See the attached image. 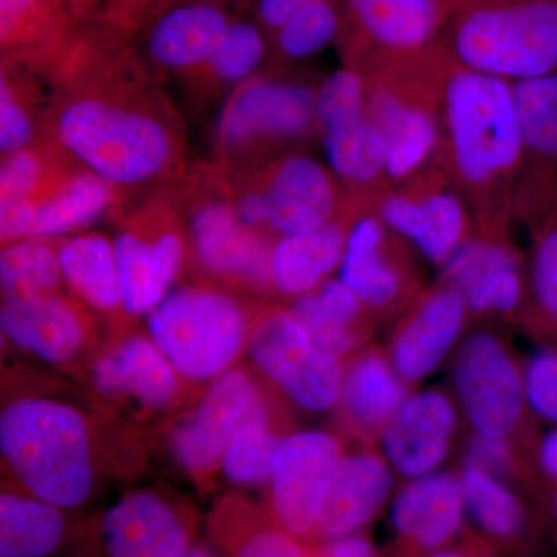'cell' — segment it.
Listing matches in <instances>:
<instances>
[{"mask_svg":"<svg viewBox=\"0 0 557 557\" xmlns=\"http://www.w3.org/2000/svg\"><path fill=\"white\" fill-rule=\"evenodd\" d=\"M64 282L58 249L51 240L27 237L2 247V300L32 299L60 293Z\"/></svg>","mask_w":557,"mask_h":557,"instance_id":"cell-39","label":"cell"},{"mask_svg":"<svg viewBox=\"0 0 557 557\" xmlns=\"http://www.w3.org/2000/svg\"><path fill=\"white\" fill-rule=\"evenodd\" d=\"M344 453L336 435L321 429L293 432L282 440L269 482V512L304 542L317 531Z\"/></svg>","mask_w":557,"mask_h":557,"instance_id":"cell-10","label":"cell"},{"mask_svg":"<svg viewBox=\"0 0 557 557\" xmlns=\"http://www.w3.org/2000/svg\"><path fill=\"white\" fill-rule=\"evenodd\" d=\"M319 129L317 90L252 76L233 91L219 123L220 145L228 150L277 148Z\"/></svg>","mask_w":557,"mask_h":557,"instance_id":"cell-13","label":"cell"},{"mask_svg":"<svg viewBox=\"0 0 557 557\" xmlns=\"http://www.w3.org/2000/svg\"><path fill=\"white\" fill-rule=\"evenodd\" d=\"M366 109H368L366 76L350 65L330 73L317 89L319 131L333 121Z\"/></svg>","mask_w":557,"mask_h":557,"instance_id":"cell-44","label":"cell"},{"mask_svg":"<svg viewBox=\"0 0 557 557\" xmlns=\"http://www.w3.org/2000/svg\"><path fill=\"white\" fill-rule=\"evenodd\" d=\"M522 159L515 219L536 237L557 218V72L512 83Z\"/></svg>","mask_w":557,"mask_h":557,"instance_id":"cell-12","label":"cell"},{"mask_svg":"<svg viewBox=\"0 0 557 557\" xmlns=\"http://www.w3.org/2000/svg\"><path fill=\"white\" fill-rule=\"evenodd\" d=\"M265 398L247 370L233 368L211 381L203 398L171 435V450L193 478L207 479L222 469L234 432Z\"/></svg>","mask_w":557,"mask_h":557,"instance_id":"cell-15","label":"cell"},{"mask_svg":"<svg viewBox=\"0 0 557 557\" xmlns=\"http://www.w3.org/2000/svg\"><path fill=\"white\" fill-rule=\"evenodd\" d=\"M392 544L384 557H424L467 533L460 475L438 471L408 480L391 502Z\"/></svg>","mask_w":557,"mask_h":557,"instance_id":"cell-16","label":"cell"},{"mask_svg":"<svg viewBox=\"0 0 557 557\" xmlns=\"http://www.w3.org/2000/svg\"><path fill=\"white\" fill-rule=\"evenodd\" d=\"M78 28L61 0H0L3 60L54 64Z\"/></svg>","mask_w":557,"mask_h":557,"instance_id":"cell-34","label":"cell"},{"mask_svg":"<svg viewBox=\"0 0 557 557\" xmlns=\"http://www.w3.org/2000/svg\"><path fill=\"white\" fill-rule=\"evenodd\" d=\"M124 310L149 314L166 298L182 273L185 240L174 223H132L115 237Z\"/></svg>","mask_w":557,"mask_h":557,"instance_id":"cell-24","label":"cell"},{"mask_svg":"<svg viewBox=\"0 0 557 557\" xmlns=\"http://www.w3.org/2000/svg\"><path fill=\"white\" fill-rule=\"evenodd\" d=\"M38 203L30 199H0V240L2 247L32 237Z\"/></svg>","mask_w":557,"mask_h":557,"instance_id":"cell-48","label":"cell"},{"mask_svg":"<svg viewBox=\"0 0 557 557\" xmlns=\"http://www.w3.org/2000/svg\"><path fill=\"white\" fill-rule=\"evenodd\" d=\"M496 549L475 534L474 531H467L458 541L448 547L440 548L437 552L424 557H498Z\"/></svg>","mask_w":557,"mask_h":557,"instance_id":"cell-52","label":"cell"},{"mask_svg":"<svg viewBox=\"0 0 557 557\" xmlns=\"http://www.w3.org/2000/svg\"><path fill=\"white\" fill-rule=\"evenodd\" d=\"M270 42L269 33L258 21L234 16L211 57L196 72L205 70L220 83H244L265 60Z\"/></svg>","mask_w":557,"mask_h":557,"instance_id":"cell-42","label":"cell"},{"mask_svg":"<svg viewBox=\"0 0 557 557\" xmlns=\"http://www.w3.org/2000/svg\"><path fill=\"white\" fill-rule=\"evenodd\" d=\"M394 469L381 450L346 454L311 542L364 533L394 493Z\"/></svg>","mask_w":557,"mask_h":557,"instance_id":"cell-28","label":"cell"},{"mask_svg":"<svg viewBox=\"0 0 557 557\" xmlns=\"http://www.w3.org/2000/svg\"><path fill=\"white\" fill-rule=\"evenodd\" d=\"M61 2L64 3L70 16L78 27L100 16L102 5H104V0H61Z\"/></svg>","mask_w":557,"mask_h":557,"instance_id":"cell-54","label":"cell"},{"mask_svg":"<svg viewBox=\"0 0 557 557\" xmlns=\"http://www.w3.org/2000/svg\"><path fill=\"white\" fill-rule=\"evenodd\" d=\"M448 2H449V5H450V9H453V11H454V9H456L458 0H448Z\"/></svg>","mask_w":557,"mask_h":557,"instance_id":"cell-57","label":"cell"},{"mask_svg":"<svg viewBox=\"0 0 557 557\" xmlns=\"http://www.w3.org/2000/svg\"><path fill=\"white\" fill-rule=\"evenodd\" d=\"M57 249L64 281L84 304L104 314L126 311L115 242L106 234L86 233L62 237Z\"/></svg>","mask_w":557,"mask_h":557,"instance_id":"cell-36","label":"cell"},{"mask_svg":"<svg viewBox=\"0 0 557 557\" xmlns=\"http://www.w3.org/2000/svg\"><path fill=\"white\" fill-rule=\"evenodd\" d=\"M351 28L347 65L368 73L423 57L453 14L448 0H341Z\"/></svg>","mask_w":557,"mask_h":557,"instance_id":"cell-11","label":"cell"},{"mask_svg":"<svg viewBox=\"0 0 557 557\" xmlns=\"http://www.w3.org/2000/svg\"><path fill=\"white\" fill-rule=\"evenodd\" d=\"M463 463L482 469L494 478L509 482L516 479L519 461L512 440L486 438L474 434L465 446Z\"/></svg>","mask_w":557,"mask_h":557,"instance_id":"cell-47","label":"cell"},{"mask_svg":"<svg viewBox=\"0 0 557 557\" xmlns=\"http://www.w3.org/2000/svg\"><path fill=\"white\" fill-rule=\"evenodd\" d=\"M186 557H222L208 541H197Z\"/></svg>","mask_w":557,"mask_h":557,"instance_id":"cell-55","label":"cell"},{"mask_svg":"<svg viewBox=\"0 0 557 557\" xmlns=\"http://www.w3.org/2000/svg\"><path fill=\"white\" fill-rule=\"evenodd\" d=\"M520 159L512 83L461 67L448 51L434 161L467 201L480 236L509 240Z\"/></svg>","mask_w":557,"mask_h":557,"instance_id":"cell-1","label":"cell"},{"mask_svg":"<svg viewBox=\"0 0 557 557\" xmlns=\"http://www.w3.org/2000/svg\"><path fill=\"white\" fill-rule=\"evenodd\" d=\"M440 270L442 284L463 296L469 313L512 317L522 310L527 267L509 240L472 234Z\"/></svg>","mask_w":557,"mask_h":557,"instance_id":"cell-20","label":"cell"},{"mask_svg":"<svg viewBox=\"0 0 557 557\" xmlns=\"http://www.w3.org/2000/svg\"><path fill=\"white\" fill-rule=\"evenodd\" d=\"M44 152L25 148L3 156L0 168V199H30L39 203L65 175L50 174Z\"/></svg>","mask_w":557,"mask_h":557,"instance_id":"cell-43","label":"cell"},{"mask_svg":"<svg viewBox=\"0 0 557 557\" xmlns=\"http://www.w3.org/2000/svg\"><path fill=\"white\" fill-rule=\"evenodd\" d=\"M285 437L273 405L263 398L234 432L223 457V474L237 485H269L274 457Z\"/></svg>","mask_w":557,"mask_h":557,"instance_id":"cell-38","label":"cell"},{"mask_svg":"<svg viewBox=\"0 0 557 557\" xmlns=\"http://www.w3.org/2000/svg\"><path fill=\"white\" fill-rule=\"evenodd\" d=\"M182 376L149 335H129L106 348L91 364V384L102 397L148 412L170 409Z\"/></svg>","mask_w":557,"mask_h":557,"instance_id":"cell-25","label":"cell"},{"mask_svg":"<svg viewBox=\"0 0 557 557\" xmlns=\"http://www.w3.org/2000/svg\"><path fill=\"white\" fill-rule=\"evenodd\" d=\"M231 0H161L137 33L149 61L164 70L196 72L211 57L234 14Z\"/></svg>","mask_w":557,"mask_h":557,"instance_id":"cell-23","label":"cell"},{"mask_svg":"<svg viewBox=\"0 0 557 557\" xmlns=\"http://www.w3.org/2000/svg\"><path fill=\"white\" fill-rule=\"evenodd\" d=\"M256 21L271 38L274 32L287 22L293 14L306 9L317 0H256Z\"/></svg>","mask_w":557,"mask_h":557,"instance_id":"cell-51","label":"cell"},{"mask_svg":"<svg viewBox=\"0 0 557 557\" xmlns=\"http://www.w3.org/2000/svg\"><path fill=\"white\" fill-rule=\"evenodd\" d=\"M53 131L61 148L115 188L153 182L180 157L170 124L143 102L115 91L72 95L58 106Z\"/></svg>","mask_w":557,"mask_h":557,"instance_id":"cell-2","label":"cell"},{"mask_svg":"<svg viewBox=\"0 0 557 557\" xmlns=\"http://www.w3.org/2000/svg\"><path fill=\"white\" fill-rule=\"evenodd\" d=\"M468 314L463 296L449 285L420 293L395 327L387 351L403 380L412 386L431 376L460 339Z\"/></svg>","mask_w":557,"mask_h":557,"instance_id":"cell-21","label":"cell"},{"mask_svg":"<svg viewBox=\"0 0 557 557\" xmlns=\"http://www.w3.org/2000/svg\"><path fill=\"white\" fill-rule=\"evenodd\" d=\"M207 541L222 557H311L307 542L289 534L269 509L226 497L207 520Z\"/></svg>","mask_w":557,"mask_h":557,"instance_id":"cell-32","label":"cell"},{"mask_svg":"<svg viewBox=\"0 0 557 557\" xmlns=\"http://www.w3.org/2000/svg\"><path fill=\"white\" fill-rule=\"evenodd\" d=\"M401 240L375 209H364L348 233L338 278L372 313H391L420 295Z\"/></svg>","mask_w":557,"mask_h":557,"instance_id":"cell-17","label":"cell"},{"mask_svg":"<svg viewBox=\"0 0 557 557\" xmlns=\"http://www.w3.org/2000/svg\"><path fill=\"white\" fill-rule=\"evenodd\" d=\"M115 189L89 170L65 175L36 207L32 237L62 239L86 228L112 207Z\"/></svg>","mask_w":557,"mask_h":557,"instance_id":"cell-37","label":"cell"},{"mask_svg":"<svg viewBox=\"0 0 557 557\" xmlns=\"http://www.w3.org/2000/svg\"><path fill=\"white\" fill-rule=\"evenodd\" d=\"M555 544H556V548H557V530L555 531Z\"/></svg>","mask_w":557,"mask_h":557,"instance_id":"cell-58","label":"cell"},{"mask_svg":"<svg viewBox=\"0 0 557 557\" xmlns=\"http://www.w3.org/2000/svg\"><path fill=\"white\" fill-rule=\"evenodd\" d=\"M196 512L156 490H134L97 523L101 557H186L196 544Z\"/></svg>","mask_w":557,"mask_h":557,"instance_id":"cell-14","label":"cell"},{"mask_svg":"<svg viewBox=\"0 0 557 557\" xmlns=\"http://www.w3.org/2000/svg\"><path fill=\"white\" fill-rule=\"evenodd\" d=\"M410 395V384L392 364L387 351L368 348L344 368L336 410L341 424L362 442L380 440L384 428Z\"/></svg>","mask_w":557,"mask_h":557,"instance_id":"cell-29","label":"cell"},{"mask_svg":"<svg viewBox=\"0 0 557 557\" xmlns=\"http://www.w3.org/2000/svg\"><path fill=\"white\" fill-rule=\"evenodd\" d=\"M311 557H384L366 533L309 544Z\"/></svg>","mask_w":557,"mask_h":557,"instance_id":"cell-50","label":"cell"},{"mask_svg":"<svg viewBox=\"0 0 557 557\" xmlns=\"http://www.w3.org/2000/svg\"><path fill=\"white\" fill-rule=\"evenodd\" d=\"M248 347L259 372L298 408L327 412L338 405L343 358L314 346L288 309H267L252 319Z\"/></svg>","mask_w":557,"mask_h":557,"instance_id":"cell-7","label":"cell"},{"mask_svg":"<svg viewBox=\"0 0 557 557\" xmlns=\"http://www.w3.org/2000/svg\"><path fill=\"white\" fill-rule=\"evenodd\" d=\"M522 370L528 410L557 424V347L539 348Z\"/></svg>","mask_w":557,"mask_h":557,"instance_id":"cell-45","label":"cell"},{"mask_svg":"<svg viewBox=\"0 0 557 557\" xmlns=\"http://www.w3.org/2000/svg\"><path fill=\"white\" fill-rule=\"evenodd\" d=\"M252 319L239 299L205 285L171 289L148 314L149 336L186 381H214L248 347Z\"/></svg>","mask_w":557,"mask_h":557,"instance_id":"cell-6","label":"cell"},{"mask_svg":"<svg viewBox=\"0 0 557 557\" xmlns=\"http://www.w3.org/2000/svg\"><path fill=\"white\" fill-rule=\"evenodd\" d=\"M375 211L388 228L438 269L472 236L474 219L467 201L434 160L384 194Z\"/></svg>","mask_w":557,"mask_h":557,"instance_id":"cell-9","label":"cell"},{"mask_svg":"<svg viewBox=\"0 0 557 557\" xmlns=\"http://www.w3.org/2000/svg\"><path fill=\"white\" fill-rule=\"evenodd\" d=\"M454 11L445 46L461 67L509 83L557 72V0H461Z\"/></svg>","mask_w":557,"mask_h":557,"instance_id":"cell-4","label":"cell"},{"mask_svg":"<svg viewBox=\"0 0 557 557\" xmlns=\"http://www.w3.org/2000/svg\"><path fill=\"white\" fill-rule=\"evenodd\" d=\"M322 146L333 175L350 199L375 208L392 186L387 175V145L368 109L321 127Z\"/></svg>","mask_w":557,"mask_h":557,"instance_id":"cell-31","label":"cell"},{"mask_svg":"<svg viewBox=\"0 0 557 557\" xmlns=\"http://www.w3.org/2000/svg\"><path fill=\"white\" fill-rule=\"evenodd\" d=\"M190 245L209 273L252 292H274V242L267 237V231L244 225L230 201L209 199L197 207L190 219Z\"/></svg>","mask_w":557,"mask_h":557,"instance_id":"cell-18","label":"cell"},{"mask_svg":"<svg viewBox=\"0 0 557 557\" xmlns=\"http://www.w3.org/2000/svg\"><path fill=\"white\" fill-rule=\"evenodd\" d=\"M343 28L341 0H317L282 24L271 35V46L281 60H309L338 39Z\"/></svg>","mask_w":557,"mask_h":557,"instance_id":"cell-40","label":"cell"},{"mask_svg":"<svg viewBox=\"0 0 557 557\" xmlns=\"http://www.w3.org/2000/svg\"><path fill=\"white\" fill-rule=\"evenodd\" d=\"M35 138V121L32 110L27 108L24 100L13 84L2 73L0 78V150L2 157L30 148Z\"/></svg>","mask_w":557,"mask_h":557,"instance_id":"cell-46","label":"cell"},{"mask_svg":"<svg viewBox=\"0 0 557 557\" xmlns=\"http://www.w3.org/2000/svg\"><path fill=\"white\" fill-rule=\"evenodd\" d=\"M0 453L22 491L67 511L84 507L97 486L89 421L61 399L22 397L3 406Z\"/></svg>","mask_w":557,"mask_h":557,"instance_id":"cell-3","label":"cell"},{"mask_svg":"<svg viewBox=\"0 0 557 557\" xmlns=\"http://www.w3.org/2000/svg\"><path fill=\"white\" fill-rule=\"evenodd\" d=\"M269 209V231L278 237L313 231L338 218L343 199L335 175L306 153H289L267 171L259 185Z\"/></svg>","mask_w":557,"mask_h":557,"instance_id":"cell-22","label":"cell"},{"mask_svg":"<svg viewBox=\"0 0 557 557\" xmlns=\"http://www.w3.org/2000/svg\"><path fill=\"white\" fill-rule=\"evenodd\" d=\"M545 502H547V508L557 523V483L556 485H549Z\"/></svg>","mask_w":557,"mask_h":557,"instance_id":"cell-56","label":"cell"},{"mask_svg":"<svg viewBox=\"0 0 557 557\" xmlns=\"http://www.w3.org/2000/svg\"><path fill=\"white\" fill-rule=\"evenodd\" d=\"M0 329L13 346L54 366L75 361L90 338L86 311L61 293L2 300Z\"/></svg>","mask_w":557,"mask_h":557,"instance_id":"cell-26","label":"cell"},{"mask_svg":"<svg viewBox=\"0 0 557 557\" xmlns=\"http://www.w3.org/2000/svg\"><path fill=\"white\" fill-rule=\"evenodd\" d=\"M461 490L468 522L498 555L534 557L541 545V528L533 509L511 483L472 465H461Z\"/></svg>","mask_w":557,"mask_h":557,"instance_id":"cell-27","label":"cell"},{"mask_svg":"<svg viewBox=\"0 0 557 557\" xmlns=\"http://www.w3.org/2000/svg\"><path fill=\"white\" fill-rule=\"evenodd\" d=\"M72 536L67 509L22 490L0 494V557H54Z\"/></svg>","mask_w":557,"mask_h":557,"instance_id":"cell-35","label":"cell"},{"mask_svg":"<svg viewBox=\"0 0 557 557\" xmlns=\"http://www.w3.org/2000/svg\"><path fill=\"white\" fill-rule=\"evenodd\" d=\"M533 240L522 311L536 332L557 338V218Z\"/></svg>","mask_w":557,"mask_h":557,"instance_id":"cell-41","label":"cell"},{"mask_svg":"<svg viewBox=\"0 0 557 557\" xmlns=\"http://www.w3.org/2000/svg\"><path fill=\"white\" fill-rule=\"evenodd\" d=\"M289 313L302 325L311 343L344 358L366 338L372 311L339 278H327L313 292L292 300Z\"/></svg>","mask_w":557,"mask_h":557,"instance_id":"cell-33","label":"cell"},{"mask_svg":"<svg viewBox=\"0 0 557 557\" xmlns=\"http://www.w3.org/2000/svg\"><path fill=\"white\" fill-rule=\"evenodd\" d=\"M534 463L552 485L557 483V424L555 429L542 435L533 449Z\"/></svg>","mask_w":557,"mask_h":557,"instance_id":"cell-53","label":"cell"},{"mask_svg":"<svg viewBox=\"0 0 557 557\" xmlns=\"http://www.w3.org/2000/svg\"><path fill=\"white\" fill-rule=\"evenodd\" d=\"M446 58L445 44H438L423 57L362 73L369 116L386 139L392 186L406 182L437 156Z\"/></svg>","mask_w":557,"mask_h":557,"instance_id":"cell-5","label":"cell"},{"mask_svg":"<svg viewBox=\"0 0 557 557\" xmlns=\"http://www.w3.org/2000/svg\"><path fill=\"white\" fill-rule=\"evenodd\" d=\"M364 205L350 199L332 222L307 233L278 237L271 252V285L274 293L296 299L324 284L343 262L348 233Z\"/></svg>","mask_w":557,"mask_h":557,"instance_id":"cell-30","label":"cell"},{"mask_svg":"<svg viewBox=\"0 0 557 557\" xmlns=\"http://www.w3.org/2000/svg\"><path fill=\"white\" fill-rule=\"evenodd\" d=\"M160 2L161 0H104L100 17L116 30L135 36L150 11Z\"/></svg>","mask_w":557,"mask_h":557,"instance_id":"cell-49","label":"cell"},{"mask_svg":"<svg viewBox=\"0 0 557 557\" xmlns=\"http://www.w3.org/2000/svg\"><path fill=\"white\" fill-rule=\"evenodd\" d=\"M457 426L456 405L445 392H410L380 435L381 453L406 480L434 474L449 456Z\"/></svg>","mask_w":557,"mask_h":557,"instance_id":"cell-19","label":"cell"},{"mask_svg":"<svg viewBox=\"0 0 557 557\" xmlns=\"http://www.w3.org/2000/svg\"><path fill=\"white\" fill-rule=\"evenodd\" d=\"M454 391L472 432L515 440L528 410L523 370L493 333L469 336L454 364Z\"/></svg>","mask_w":557,"mask_h":557,"instance_id":"cell-8","label":"cell"}]
</instances>
